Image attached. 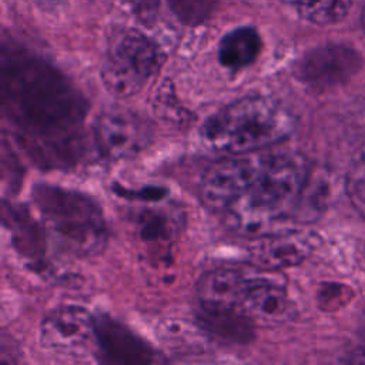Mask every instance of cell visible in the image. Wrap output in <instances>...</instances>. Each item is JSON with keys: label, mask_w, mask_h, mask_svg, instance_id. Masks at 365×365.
<instances>
[{"label": "cell", "mask_w": 365, "mask_h": 365, "mask_svg": "<svg viewBox=\"0 0 365 365\" xmlns=\"http://www.w3.org/2000/svg\"><path fill=\"white\" fill-rule=\"evenodd\" d=\"M134 13L144 23H150L158 13L160 0H130Z\"/></svg>", "instance_id": "cell-21"}, {"label": "cell", "mask_w": 365, "mask_h": 365, "mask_svg": "<svg viewBox=\"0 0 365 365\" xmlns=\"http://www.w3.org/2000/svg\"><path fill=\"white\" fill-rule=\"evenodd\" d=\"M262 155L228 157L212 163L202 174L200 197L211 210H228L255 181Z\"/></svg>", "instance_id": "cell-6"}, {"label": "cell", "mask_w": 365, "mask_h": 365, "mask_svg": "<svg viewBox=\"0 0 365 365\" xmlns=\"http://www.w3.org/2000/svg\"><path fill=\"white\" fill-rule=\"evenodd\" d=\"M40 342L47 349L67 355L97 352V321L84 307H57L41 321Z\"/></svg>", "instance_id": "cell-5"}, {"label": "cell", "mask_w": 365, "mask_h": 365, "mask_svg": "<svg viewBox=\"0 0 365 365\" xmlns=\"http://www.w3.org/2000/svg\"><path fill=\"white\" fill-rule=\"evenodd\" d=\"M170 214L167 212H147L143 215V231L145 235H165L171 232L173 227V220H170Z\"/></svg>", "instance_id": "cell-19"}, {"label": "cell", "mask_w": 365, "mask_h": 365, "mask_svg": "<svg viewBox=\"0 0 365 365\" xmlns=\"http://www.w3.org/2000/svg\"><path fill=\"white\" fill-rule=\"evenodd\" d=\"M291 305L284 285L265 279H250L240 311L255 327H275L288 318Z\"/></svg>", "instance_id": "cell-11"}, {"label": "cell", "mask_w": 365, "mask_h": 365, "mask_svg": "<svg viewBox=\"0 0 365 365\" xmlns=\"http://www.w3.org/2000/svg\"><path fill=\"white\" fill-rule=\"evenodd\" d=\"M294 127L292 114L279 101L257 94L241 97L210 115L201 137L215 151L242 155L281 143Z\"/></svg>", "instance_id": "cell-1"}, {"label": "cell", "mask_w": 365, "mask_h": 365, "mask_svg": "<svg viewBox=\"0 0 365 365\" xmlns=\"http://www.w3.org/2000/svg\"><path fill=\"white\" fill-rule=\"evenodd\" d=\"M346 192L354 208L365 217V143L355 151L348 167Z\"/></svg>", "instance_id": "cell-17"}, {"label": "cell", "mask_w": 365, "mask_h": 365, "mask_svg": "<svg viewBox=\"0 0 365 365\" xmlns=\"http://www.w3.org/2000/svg\"><path fill=\"white\" fill-rule=\"evenodd\" d=\"M299 14L309 23L329 26L341 21L349 11L352 0H294Z\"/></svg>", "instance_id": "cell-16"}, {"label": "cell", "mask_w": 365, "mask_h": 365, "mask_svg": "<svg viewBox=\"0 0 365 365\" xmlns=\"http://www.w3.org/2000/svg\"><path fill=\"white\" fill-rule=\"evenodd\" d=\"M31 201L46 235L73 257L100 254L108 238L98 204L88 195L50 184H37Z\"/></svg>", "instance_id": "cell-2"}, {"label": "cell", "mask_w": 365, "mask_h": 365, "mask_svg": "<svg viewBox=\"0 0 365 365\" xmlns=\"http://www.w3.org/2000/svg\"><path fill=\"white\" fill-rule=\"evenodd\" d=\"M163 58L160 47L145 34L137 30L121 31L110 43L101 66V81L111 96L131 97L158 71Z\"/></svg>", "instance_id": "cell-4"}, {"label": "cell", "mask_w": 365, "mask_h": 365, "mask_svg": "<svg viewBox=\"0 0 365 365\" xmlns=\"http://www.w3.org/2000/svg\"><path fill=\"white\" fill-rule=\"evenodd\" d=\"M309 175L299 153L262 154L259 173L250 190L230 208V220L244 232H257L291 211Z\"/></svg>", "instance_id": "cell-3"}, {"label": "cell", "mask_w": 365, "mask_h": 365, "mask_svg": "<svg viewBox=\"0 0 365 365\" xmlns=\"http://www.w3.org/2000/svg\"><path fill=\"white\" fill-rule=\"evenodd\" d=\"M262 40L252 27H238L227 33L218 46V61L230 70L250 66L259 54Z\"/></svg>", "instance_id": "cell-13"}, {"label": "cell", "mask_w": 365, "mask_h": 365, "mask_svg": "<svg viewBox=\"0 0 365 365\" xmlns=\"http://www.w3.org/2000/svg\"><path fill=\"white\" fill-rule=\"evenodd\" d=\"M319 238L309 231H284L262 235L248 248L252 265L277 271L301 264L318 245Z\"/></svg>", "instance_id": "cell-9"}, {"label": "cell", "mask_w": 365, "mask_h": 365, "mask_svg": "<svg viewBox=\"0 0 365 365\" xmlns=\"http://www.w3.org/2000/svg\"><path fill=\"white\" fill-rule=\"evenodd\" d=\"M362 26L365 29V7H364V11H362Z\"/></svg>", "instance_id": "cell-22"}, {"label": "cell", "mask_w": 365, "mask_h": 365, "mask_svg": "<svg viewBox=\"0 0 365 365\" xmlns=\"http://www.w3.org/2000/svg\"><path fill=\"white\" fill-rule=\"evenodd\" d=\"M173 13L187 24L202 23L212 13L217 0H167Z\"/></svg>", "instance_id": "cell-18"}, {"label": "cell", "mask_w": 365, "mask_h": 365, "mask_svg": "<svg viewBox=\"0 0 365 365\" xmlns=\"http://www.w3.org/2000/svg\"><path fill=\"white\" fill-rule=\"evenodd\" d=\"M361 67L359 53L346 44H325L307 53L297 64L301 83L315 91H325L346 83Z\"/></svg>", "instance_id": "cell-8"}, {"label": "cell", "mask_w": 365, "mask_h": 365, "mask_svg": "<svg viewBox=\"0 0 365 365\" xmlns=\"http://www.w3.org/2000/svg\"><path fill=\"white\" fill-rule=\"evenodd\" d=\"M94 140L98 150L111 160L133 158L140 154L151 140V130L137 113L110 107L94 121Z\"/></svg>", "instance_id": "cell-7"}, {"label": "cell", "mask_w": 365, "mask_h": 365, "mask_svg": "<svg viewBox=\"0 0 365 365\" xmlns=\"http://www.w3.org/2000/svg\"><path fill=\"white\" fill-rule=\"evenodd\" d=\"M329 195V187L325 178L319 174L312 175L309 173L307 182L292 208V214L299 221H312L327 207V198Z\"/></svg>", "instance_id": "cell-15"}, {"label": "cell", "mask_w": 365, "mask_h": 365, "mask_svg": "<svg viewBox=\"0 0 365 365\" xmlns=\"http://www.w3.org/2000/svg\"><path fill=\"white\" fill-rule=\"evenodd\" d=\"M250 284L240 271L231 268H217L205 272L197 282L195 294L200 309L205 311H234L240 304Z\"/></svg>", "instance_id": "cell-12"}, {"label": "cell", "mask_w": 365, "mask_h": 365, "mask_svg": "<svg viewBox=\"0 0 365 365\" xmlns=\"http://www.w3.org/2000/svg\"><path fill=\"white\" fill-rule=\"evenodd\" d=\"M319 304L324 309H336L342 307L349 299V289L339 284H331L321 288L319 294Z\"/></svg>", "instance_id": "cell-20"}, {"label": "cell", "mask_w": 365, "mask_h": 365, "mask_svg": "<svg viewBox=\"0 0 365 365\" xmlns=\"http://www.w3.org/2000/svg\"><path fill=\"white\" fill-rule=\"evenodd\" d=\"M198 321L205 331L232 342H248L252 339L254 324L240 311H205L200 309Z\"/></svg>", "instance_id": "cell-14"}, {"label": "cell", "mask_w": 365, "mask_h": 365, "mask_svg": "<svg viewBox=\"0 0 365 365\" xmlns=\"http://www.w3.org/2000/svg\"><path fill=\"white\" fill-rule=\"evenodd\" d=\"M97 321V354L107 362L147 364L155 362V352L135 334L115 319L100 317Z\"/></svg>", "instance_id": "cell-10"}]
</instances>
